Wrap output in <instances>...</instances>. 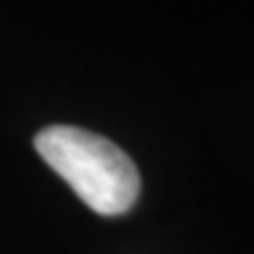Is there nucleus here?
<instances>
[{
    "label": "nucleus",
    "instance_id": "1",
    "mask_svg": "<svg viewBox=\"0 0 254 254\" xmlns=\"http://www.w3.org/2000/svg\"><path fill=\"white\" fill-rule=\"evenodd\" d=\"M40 158L96 215H125L136 203L141 178L130 155L110 138L71 125H51L34 138Z\"/></svg>",
    "mask_w": 254,
    "mask_h": 254
}]
</instances>
